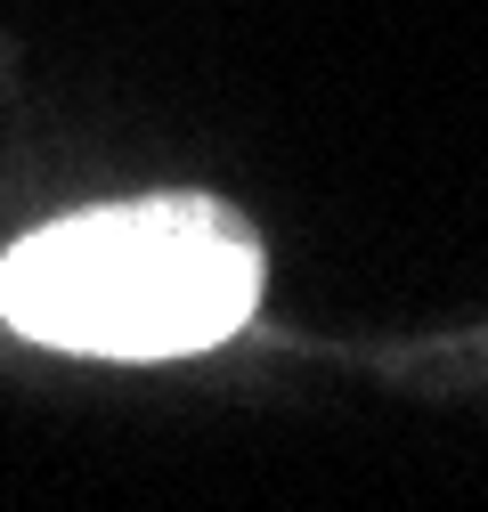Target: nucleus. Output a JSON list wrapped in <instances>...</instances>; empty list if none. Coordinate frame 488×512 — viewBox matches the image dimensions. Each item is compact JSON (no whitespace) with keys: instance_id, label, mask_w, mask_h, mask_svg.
I'll list each match as a JSON object with an SVG mask.
<instances>
[{"instance_id":"obj_1","label":"nucleus","mask_w":488,"mask_h":512,"mask_svg":"<svg viewBox=\"0 0 488 512\" xmlns=\"http://www.w3.org/2000/svg\"><path fill=\"white\" fill-rule=\"evenodd\" d=\"M261 301V244L212 196L98 204L0 261V317L90 358H179L228 342Z\"/></svg>"}]
</instances>
